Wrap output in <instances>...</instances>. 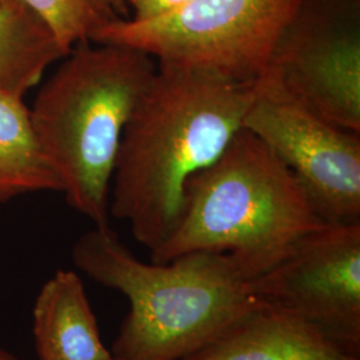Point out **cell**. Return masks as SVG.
<instances>
[{"label":"cell","mask_w":360,"mask_h":360,"mask_svg":"<svg viewBox=\"0 0 360 360\" xmlns=\"http://www.w3.org/2000/svg\"><path fill=\"white\" fill-rule=\"evenodd\" d=\"M257 82L158 62L123 132L110 215L153 251L179 224L186 183L218 159L242 129Z\"/></svg>","instance_id":"1"},{"label":"cell","mask_w":360,"mask_h":360,"mask_svg":"<svg viewBox=\"0 0 360 360\" xmlns=\"http://www.w3.org/2000/svg\"><path fill=\"white\" fill-rule=\"evenodd\" d=\"M72 260L92 281L129 300L111 349L115 360H184L260 300L229 255L191 252L144 263L111 227L84 232Z\"/></svg>","instance_id":"2"},{"label":"cell","mask_w":360,"mask_h":360,"mask_svg":"<svg viewBox=\"0 0 360 360\" xmlns=\"http://www.w3.org/2000/svg\"><path fill=\"white\" fill-rule=\"evenodd\" d=\"M158 62L146 52L82 41L40 87L31 124L65 200L95 227H110V193L126 124Z\"/></svg>","instance_id":"3"},{"label":"cell","mask_w":360,"mask_h":360,"mask_svg":"<svg viewBox=\"0 0 360 360\" xmlns=\"http://www.w3.org/2000/svg\"><path fill=\"white\" fill-rule=\"evenodd\" d=\"M324 224L290 168L257 135L240 129L215 162L187 180L179 224L150 251V262L218 252L252 281Z\"/></svg>","instance_id":"4"},{"label":"cell","mask_w":360,"mask_h":360,"mask_svg":"<svg viewBox=\"0 0 360 360\" xmlns=\"http://www.w3.org/2000/svg\"><path fill=\"white\" fill-rule=\"evenodd\" d=\"M302 0H191L165 16L136 22L115 18L94 43L132 47L156 62L188 65L239 82H255Z\"/></svg>","instance_id":"5"},{"label":"cell","mask_w":360,"mask_h":360,"mask_svg":"<svg viewBox=\"0 0 360 360\" xmlns=\"http://www.w3.org/2000/svg\"><path fill=\"white\" fill-rule=\"evenodd\" d=\"M242 129L290 168L326 224L360 221V132L312 112L270 71L257 79Z\"/></svg>","instance_id":"6"},{"label":"cell","mask_w":360,"mask_h":360,"mask_svg":"<svg viewBox=\"0 0 360 360\" xmlns=\"http://www.w3.org/2000/svg\"><path fill=\"white\" fill-rule=\"evenodd\" d=\"M269 71L312 112L360 132V0H302Z\"/></svg>","instance_id":"7"},{"label":"cell","mask_w":360,"mask_h":360,"mask_svg":"<svg viewBox=\"0 0 360 360\" xmlns=\"http://www.w3.org/2000/svg\"><path fill=\"white\" fill-rule=\"evenodd\" d=\"M248 284L260 300L294 312L360 358V221L309 232Z\"/></svg>","instance_id":"8"},{"label":"cell","mask_w":360,"mask_h":360,"mask_svg":"<svg viewBox=\"0 0 360 360\" xmlns=\"http://www.w3.org/2000/svg\"><path fill=\"white\" fill-rule=\"evenodd\" d=\"M184 360H360L288 309L259 300Z\"/></svg>","instance_id":"9"},{"label":"cell","mask_w":360,"mask_h":360,"mask_svg":"<svg viewBox=\"0 0 360 360\" xmlns=\"http://www.w3.org/2000/svg\"><path fill=\"white\" fill-rule=\"evenodd\" d=\"M39 360H114L77 272L56 271L34 306Z\"/></svg>","instance_id":"10"},{"label":"cell","mask_w":360,"mask_h":360,"mask_svg":"<svg viewBox=\"0 0 360 360\" xmlns=\"http://www.w3.org/2000/svg\"><path fill=\"white\" fill-rule=\"evenodd\" d=\"M65 55L51 30L23 0L0 4V96L23 99Z\"/></svg>","instance_id":"11"},{"label":"cell","mask_w":360,"mask_h":360,"mask_svg":"<svg viewBox=\"0 0 360 360\" xmlns=\"http://www.w3.org/2000/svg\"><path fill=\"white\" fill-rule=\"evenodd\" d=\"M58 191L60 181L39 147L23 99L0 96V203L26 193Z\"/></svg>","instance_id":"12"},{"label":"cell","mask_w":360,"mask_h":360,"mask_svg":"<svg viewBox=\"0 0 360 360\" xmlns=\"http://www.w3.org/2000/svg\"><path fill=\"white\" fill-rule=\"evenodd\" d=\"M27 6L51 30L53 37L65 50L71 51L107 22L115 19L94 0H23Z\"/></svg>","instance_id":"13"},{"label":"cell","mask_w":360,"mask_h":360,"mask_svg":"<svg viewBox=\"0 0 360 360\" xmlns=\"http://www.w3.org/2000/svg\"><path fill=\"white\" fill-rule=\"evenodd\" d=\"M190 1L191 0H129V7L132 10L129 19L136 22L156 19L178 11Z\"/></svg>","instance_id":"14"},{"label":"cell","mask_w":360,"mask_h":360,"mask_svg":"<svg viewBox=\"0 0 360 360\" xmlns=\"http://www.w3.org/2000/svg\"><path fill=\"white\" fill-rule=\"evenodd\" d=\"M101 8L114 16H119V13H127L129 0H94Z\"/></svg>","instance_id":"15"},{"label":"cell","mask_w":360,"mask_h":360,"mask_svg":"<svg viewBox=\"0 0 360 360\" xmlns=\"http://www.w3.org/2000/svg\"><path fill=\"white\" fill-rule=\"evenodd\" d=\"M0 360H18L16 358H13V355H10V354H7V352H4V351H1L0 349Z\"/></svg>","instance_id":"16"},{"label":"cell","mask_w":360,"mask_h":360,"mask_svg":"<svg viewBox=\"0 0 360 360\" xmlns=\"http://www.w3.org/2000/svg\"><path fill=\"white\" fill-rule=\"evenodd\" d=\"M7 1H10V0H0V4H3V3H7Z\"/></svg>","instance_id":"17"},{"label":"cell","mask_w":360,"mask_h":360,"mask_svg":"<svg viewBox=\"0 0 360 360\" xmlns=\"http://www.w3.org/2000/svg\"><path fill=\"white\" fill-rule=\"evenodd\" d=\"M114 360H115V359H114Z\"/></svg>","instance_id":"18"}]
</instances>
